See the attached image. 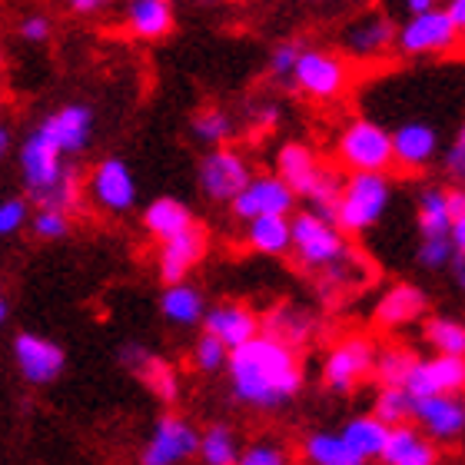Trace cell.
Instances as JSON below:
<instances>
[{"label": "cell", "mask_w": 465, "mask_h": 465, "mask_svg": "<svg viewBox=\"0 0 465 465\" xmlns=\"http://www.w3.org/2000/svg\"><path fill=\"white\" fill-rule=\"evenodd\" d=\"M426 312V292L412 282H396L376 302V322L382 330H402Z\"/></svg>", "instance_id": "obj_19"}, {"label": "cell", "mask_w": 465, "mask_h": 465, "mask_svg": "<svg viewBox=\"0 0 465 465\" xmlns=\"http://www.w3.org/2000/svg\"><path fill=\"white\" fill-rule=\"evenodd\" d=\"M143 223L156 240H170L173 232L186 230V226L193 223V213H190V206L186 203H180V200H173V196H163V200H156V203L146 206Z\"/></svg>", "instance_id": "obj_27"}, {"label": "cell", "mask_w": 465, "mask_h": 465, "mask_svg": "<svg viewBox=\"0 0 465 465\" xmlns=\"http://www.w3.org/2000/svg\"><path fill=\"white\" fill-rule=\"evenodd\" d=\"M409 396H462L465 392V356L436 352L432 359H419L406 379Z\"/></svg>", "instance_id": "obj_11"}, {"label": "cell", "mask_w": 465, "mask_h": 465, "mask_svg": "<svg viewBox=\"0 0 465 465\" xmlns=\"http://www.w3.org/2000/svg\"><path fill=\"white\" fill-rule=\"evenodd\" d=\"M290 250L306 270H332L340 276L349 262V242L346 232L332 220H322L320 213H300L290 220Z\"/></svg>", "instance_id": "obj_2"}, {"label": "cell", "mask_w": 465, "mask_h": 465, "mask_svg": "<svg viewBox=\"0 0 465 465\" xmlns=\"http://www.w3.org/2000/svg\"><path fill=\"white\" fill-rule=\"evenodd\" d=\"M193 134H196V140H203V143H223L232 134V120L223 110H203V114L193 120Z\"/></svg>", "instance_id": "obj_36"}, {"label": "cell", "mask_w": 465, "mask_h": 465, "mask_svg": "<svg viewBox=\"0 0 465 465\" xmlns=\"http://www.w3.org/2000/svg\"><path fill=\"white\" fill-rule=\"evenodd\" d=\"M90 124H94V116H90L87 107H67V110H60V114L47 116L40 126H44L50 134V140L60 146V153H77L90 140Z\"/></svg>", "instance_id": "obj_23"}, {"label": "cell", "mask_w": 465, "mask_h": 465, "mask_svg": "<svg viewBox=\"0 0 465 465\" xmlns=\"http://www.w3.org/2000/svg\"><path fill=\"white\" fill-rule=\"evenodd\" d=\"M336 156L340 163L349 166L352 173H389L396 160H392V136L382 124L359 116L342 126L340 140H336Z\"/></svg>", "instance_id": "obj_4"}, {"label": "cell", "mask_w": 465, "mask_h": 465, "mask_svg": "<svg viewBox=\"0 0 465 465\" xmlns=\"http://www.w3.org/2000/svg\"><path fill=\"white\" fill-rule=\"evenodd\" d=\"M446 206H449V216H452V220H456V216H465V190H449Z\"/></svg>", "instance_id": "obj_48"}, {"label": "cell", "mask_w": 465, "mask_h": 465, "mask_svg": "<svg viewBox=\"0 0 465 465\" xmlns=\"http://www.w3.org/2000/svg\"><path fill=\"white\" fill-rule=\"evenodd\" d=\"M242 465H286V449L276 442H256L240 456Z\"/></svg>", "instance_id": "obj_41"}, {"label": "cell", "mask_w": 465, "mask_h": 465, "mask_svg": "<svg viewBox=\"0 0 465 465\" xmlns=\"http://www.w3.org/2000/svg\"><path fill=\"white\" fill-rule=\"evenodd\" d=\"M449 242H452V250L459 256H465V216H456L452 223H449Z\"/></svg>", "instance_id": "obj_47"}, {"label": "cell", "mask_w": 465, "mask_h": 465, "mask_svg": "<svg viewBox=\"0 0 465 465\" xmlns=\"http://www.w3.org/2000/svg\"><path fill=\"white\" fill-rule=\"evenodd\" d=\"M262 332H270V336L282 340L286 346H300V342L310 340L312 316H310V312L296 310V306H280L276 312H270V316H266V322H262Z\"/></svg>", "instance_id": "obj_29"}, {"label": "cell", "mask_w": 465, "mask_h": 465, "mask_svg": "<svg viewBox=\"0 0 465 465\" xmlns=\"http://www.w3.org/2000/svg\"><path fill=\"white\" fill-rule=\"evenodd\" d=\"M459 34L446 7H426L416 10L412 17L396 30V44L406 57H432V54H449L456 50Z\"/></svg>", "instance_id": "obj_5"}, {"label": "cell", "mask_w": 465, "mask_h": 465, "mask_svg": "<svg viewBox=\"0 0 465 465\" xmlns=\"http://www.w3.org/2000/svg\"><path fill=\"white\" fill-rule=\"evenodd\" d=\"M246 242L262 256H282L290 252V216H252L246 220Z\"/></svg>", "instance_id": "obj_25"}, {"label": "cell", "mask_w": 465, "mask_h": 465, "mask_svg": "<svg viewBox=\"0 0 465 465\" xmlns=\"http://www.w3.org/2000/svg\"><path fill=\"white\" fill-rule=\"evenodd\" d=\"M446 170L459 180H465V126L459 130V136L449 143L446 150Z\"/></svg>", "instance_id": "obj_45"}, {"label": "cell", "mask_w": 465, "mask_h": 465, "mask_svg": "<svg viewBox=\"0 0 465 465\" xmlns=\"http://www.w3.org/2000/svg\"><path fill=\"white\" fill-rule=\"evenodd\" d=\"M412 422L432 442H456L465 436V399L462 396H412Z\"/></svg>", "instance_id": "obj_8"}, {"label": "cell", "mask_w": 465, "mask_h": 465, "mask_svg": "<svg viewBox=\"0 0 465 465\" xmlns=\"http://www.w3.org/2000/svg\"><path fill=\"white\" fill-rule=\"evenodd\" d=\"M14 356H17L20 372L30 379V382H50L54 376H60L64 369V349L57 342L44 340V336H17L14 342Z\"/></svg>", "instance_id": "obj_18"}, {"label": "cell", "mask_w": 465, "mask_h": 465, "mask_svg": "<svg viewBox=\"0 0 465 465\" xmlns=\"http://www.w3.org/2000/svg\"><path fill=\"white\" fill-rule=\"evenodd\" d=\"M160 310H163L166 320H173L176 326H193V322L203 320V312H206L200 290L186 286L183 280L170 282V290H166L163 300H160Z\"/></svg>", "instance_id": "obj_28"}, {"label": "cell", "mask_w": 465, "mask_h": 465, "mask_svg": "<svg viewBox=\"0 0 465 465\" xmlns=\"http://www.w3.org/2000/svg\"><path fill=\"white\" fill-rule=\"evenodd\" d=\"M226 356H230V349L216 340L213 332H203V336H200V342H196V349H193L196 366L203 369V372H216V369H223Z\"/></svg>", "instance_id": "obj_39"}, {"label": "cell", "mask_w": 465, "mask_h": 465, "mask_svg": "<svg viewBox=\"0 0 465 465\" xmlns=\"http://www.w3.org/2000/svg\"><path fill=\"white\" fill-rule=\"evenodd\" d=\"M226 369H230L232 396L252 409L286 406L302 389V366L292 346L270 332H256L252 340L230 349Z\"/></svg>", "instance_id": "obj_1"}, {"label": "cell", "mask_w": 465, "mask_h": 465, "mask_svg": "<svg viewBox=\"0 0 465 465\" xmlns=\"http://www.w3.org/2000/svg\"><path fill=\"white\" fill-rule=\"evenodd\" d=\"M416 362H419V356L409 346L382 349V352H376L372 376L379 379V386H406V379Z\"/></svg>", "instance_id": "obj_32"}, {"label": "cell", "mask_w": 465, "mask_h": 465, "mask_svg": "<svg viewBox=\"0 0 465 465\" xmlns=\"http://www.w3.org/2000/svg\"><path fill=\"white\" fill-rule=\"evenodd\" d=\"M449 272H452V280H456L459 290H465V256H452V262H449Z\"/></svg>", "instance_id": "obj_50"}, {"label": "cell", "mask_w": 465, "mask_h": 465, "mask_svg": "<svg viewBox=\"0 0 465 465\" xmlns=\"http://www.w3.org/2000/svg\"><path fill=\"white\" fill-rule=\"evenodd\" d=\"M379 346L369 336H349L340 346L330 349V356L322 362V382L332 392H352L366 376H372Z\"/></svg>", "instance_id": "obj_7"}, {"label": "cell", "mask_w": 465, "mask_h": 465, "mask_svg": "<svg viewBox=\"0 0 465 465\" xmlns=\"http://www.w3.org/2000/svg\"><path fill=\"white\" fill-rule=\"evenodd\" d=\"M0 70H4V67H0Z\"/></svg>", "instance_id": "obj_56"}, {"label": "cell", "mask_w": 465, "mask_h": 465, "mask_svg": "<svg viewBox=\"0 0 465 465\" xmlns=\"http://www.w3.org/2000/svg\"><path fill=\"white\" fill-rule=\"evenodd\" d=\"M196 452L203 456L206 465H232L240 462V446H236V436H232L226 426H213L206 429L200 436V446Z\"/></svg>", "instance_id": "obj_34"}, {"label": "cell", "mask_w": 465, "mask_h": 465, "mask_svg": "<svg viewBox=\"0 0 465 465\" xmlns=\"http://www.w3.org/2000/svg\"><path fill=\"white\" fill-rule=\"evenodd\" d=\"M322 173H326V170H322L316 153H312L306 143L280 146V153H276V176H280L296 196H310L312 190L320 186Z\"/></svg>", "instance_id": "obj_17"}, {"label": "cell", "mask_w": 465, "mask_h": 465, "mask_svg": "<svg viewBox=\"0 0 465 465\" xmlns=\"http://www.w3.org/2000/svg\"><path fill=\"white\" fill-rule=\"evenodd\" d=\"M392 40H396V27H392V20L382 17V14H369V17L356 20L346 34V47L352 57H379V54H386L392 47Z\"/></svg>", "instance_id": "obj_22"}, {"label": "cell", "mask_w": 465, "mask_h": 465, "mask_svg": "<svg viewBox=\"0 0 465 465\" xmlns=\"http://www.w3.org/2000/svg\"><path fill=\"white\" fill-rule=\"evenodd\" d=\"M7 146H10V136H7V126H0V156L7 153Z\"/></svg>", "instance_id": "obj_54"}, {"label": "cell", "mask_w": 465, "mask_h": 465, "mask_svg": "<svg viewBox=\"0 0 465 465\" xmlns=\"http://www.w3.org/2000/svg\"><path fill=\"white\" fill-rule=\"evenodd\" d=\"M104 4H107V0H70V7L84 10V14H87V10H100Z\"/></svg>", "instance_id": "obj_51"}, {"label": "cell", "mask_w": 465, "mask_h": 465, "mask_svg": "<svg viewBox=\"0 0 465 465\" xmlns=\"http://www.w3.org/2000/svg\"><path fill=\"white\" fill-rule=\"evenodd\" d=\"M446 14L452 17V24H456L459 34H465V0H449Z\"/></svg>", "instance_id": "obj_49"}, {"label": "cell", "mask_w": 465, "mask_h": 465, "mask_svg": "<svg viewBox=\"0 0 465 465\" xmlns=\"http://www.w3.org/2000/svg\"><path fill=\"white\" fill-rule=\"evenodd\" d=\"M203 326H206V332H213L226 349H236L240 342L252 340V336L260 332L256 312L240 306V302H223V306L203 312Z\"/></svg>", "instance_id": "obj_20"}, {"label": "cell", "mask_w": 465, "mask_h": 465, "mask_svg": "<svg viewBox=\"0 0 465 465\" xmlns=\"http://www.w3.org/2000/svg\"><path fill=\"white\" fill-rule=\"evenodd\" d=\"M200 446V436H196V429L180 416H163L156 422L153 429V439H150V446L143 452V462L146 465H176L190 459Z\"/></svg>", "instance_id": "obj_13"}, {"label": "cell", "mask_w": 465, "mask_h": 465, "mask_svg": "<svg viewBox=\"0 0 465 465\" xmlns=\"http://www.w3.org/2000/svg\"><path fill=\"white\" fill-rule=\"evenodd\" d=\"M130 30L136 37H163L173 27V10H170V0H134L130 4Z\"/></svg>", "instance_id": "obj_26"}, {"label": "cell", "mask_w": 465, "mask_h": 465, "mask_svg": "<svg viewBox=\"0 0 465 465\" xmlns=\"http://www.w3.org/2000/svg\"><path fill=\"white\" fill-rule=\"evenodd\" d=\"M379 462L386 465H436L439 462V449L436 442L422 432V429L409 419V422H399V426H389L386 446L379 452Z\"/></svg>", "instance_id": "obj_15"}, {"label": "cell", "mask_w": 465, "mask_h": 465, "mask_svg": "<svg viewBox=\"0 0 465 465\" xmlns=\"http://www.w3.org/2000/svg\"><path fill=\"white\" fill-rule=\"evenodd\" d=\"M34 230H37V236H44V240H57V236L67 232V216H64V210L44 206V210L34 216Z\"/></svg>", "instance_id": "obj_40"}, {"label": "cell", "mask_w": 465, "mask_h": 465, "mask_svg": "<svg viewBox=\"0 0 465 465\" xmlns=\"http://www.w3.org/2000/svg\"><path fill=\"white\" fill-rule=\"evenodd\" d=\"M47 30H50V24L44 17H27L24 20V27H20V34L27 40H44L47 37Z\"/></svg>", "instance_id": "obj_46"}, {"label": "cell", "mask_w": 465, "mask_h": 465, "mask_svg": "<svg viewBox=\"0 0 465 465\" xmlns=\"http://www.w3.org/2000/svg\"><path fill=\"white\" fill-rule=\"evenodd\" d=\"M389 203H392V183L386 173H352L340 186L336 226L342 232L362 236L386 216Z\"/></svg>", "instance_id": "obj_3"}, {"label": "cell", "mask_w": 465, "mask_h": 465, "mask_svg": "<svg viewBox=\"0 0 465 465\" xmlns=\"http://www.w3.org/2000/svg\"><path fill=\"white\" fill-rule=\"evenodd\" d=\"M203 252H206V230L196 223H190L186 230L173 232L170 240H163V250H160V276H163L166 286L183 280L186 272L203 260Z\"/></svg>", "instance_id": "obj_16"}, {"label": "cell", "mask_w": 465, "mask_h": 465, "mask_svg": "<svg viewBox=\"0 0 465 465\" xmlns=\"http://www.w3.org/2000/svg\"><path fill=\"white\" fill-rule=\"evenodd\" d=\"M340 436L346 439V446L352 449V456H359V462L366 465V462H372V459H379V452L386 446L389 426L379 416L369 412V416L349 419Z\"/></svg>", "instance_id": "obj_24"}, {"label": "cell", "mask_w": 465, "mask_h": 465, "mask_svg": "<svg viewBox=\"0 0 465 465\" xmlns=\"http://www.w3.org/2000/svg\"><path fill=\"white\" fill-rule=\"evenodd\" d=\"M232 216H240L242 223L252 220V216H290L292 203H296V193L282 183L280 176H250V183L242 186L240 193L230 200Z\"/></svg>", "instance_id": "obj_10"}, {"label": "cell", "mask_w": 465, "mask_h": 465, "mask_svg": "<svg viewBox=\"0 0 465 465\" xmlns=\"http://www.w3.org/2000/svg\"><path fill=\"white\" fill-rule=\"evenodd\" d=\"M449 206H446V190L439 186H426L419 193V206H416V226L422 236H449Z\"/></svg>", "instance_id": "obj_30"}, {"label": "cell", "mask_w": 465, "mask_h": 465, "mask_svg": "<svg viewBox=\"0 0 465 465\" xmlns=\"http://www.w3.org/2000/svg\"><path fill=\"white\" fill-rule=\"evenodd\" d=\"M146 379H150V386L163 399H176V376L163 362H146Z\"/></svg>", "instance_id": "obj_42"}, {"label": "cell", "mask_w": 465, "mask_h": 465, "mask_svg": "<svg viewBox=\"0 0 465 465\" xmlns=\"http://www.w3.org/2000/svg\"><path fill=\"white\" fill-rule=\"evenodd\" d=\"M276 120H280V114H276V107H262V110H260V124H262V126H272V124H276Z\"/></svg>", "instance_id": "obj_52"}, {"label": "cell", "mask_w": 465, "mask_h": 465, "mask_svg": "<svg viewBox=\"0 0 465 465\" xmlns=\"http://www.w3.org/2000/svg\"><path fill=\"white\" fill-rule=\"evenodd\" d=\"M290 77L306 97L336 100L349 87V64L326 50H300Z\"/></svg>", "instance_id": "obj_6"}, {"label": "cell", "mask_w": 465, "mask_h": 465, "mask_svg": "<svg viewBox=\"0 0 465 465\" xmlns=\"http://www.w3.org/2000/svg\"><path fill=\"white\" fill-rule=\"evenodd\" d=\"M300 44H292V40H286V44H280V47L272 50L270 57V70L276 74V77H290L292 74V64H296V57H300Z\"/></svg>", "instance_id": "obj_43"}, {"label": "cell", "mask_w": 465, "mask_h": 465, "mask_svg": "<svg viewBox=\"0 0 465 465\" xmlns=\"http://www.w3.org/2000/svg\"><path fill=\"white\" fill-rule=\"evenodd\" d=\"M24 220H27V206H24V200H7V203H0V236H4V232H14Z\"/></svg>", "instance_id": "obj_44"}, {"label": "cell", "mask_w": 465, "mask_h": 465, "mask_svg": "<svg viewBox=\"0 0 465 465\" xmlns=\"http://www.w3.org/2000/svg\"><path fill=\"white\" fill-rule=\"evenodd\" d=\"M372 416H379L386 426H399L412 419V396L406 386H382L376 402H372Z\"/></svg>", "instance_id": "obj_35"}, {"label": "cell", "mask_w": 465, "mask_h": 465, "mask_svg": "<svg viewBox=\"0 0 465 465\" xmlns=\"http://www.w3.org/2000/svg\"><path fill=\"white\" fill-rule=\"evenodd\" d=\"M439 0H406V7L416 14V10H426V7H436Z\"/></svg>", "instance_id": "obj_53"}, {"label": "cell", "mask_w": 465, "mask_h": 465, "mask_svg": "<svg viewBox=\"0 0 465 465\" xmlns=\"http://www.w3.org/2000/svg\"><path fill=\"white\" fill-rule=\"evenodd\" d=\"M250 163L236 150H213L200 163V186L210 200H220V203H230L250 183Z\"/></svg>", "instance_id": "obj_12"}, {"label": "cell", "mask_w": 465, "mask_h": 465, "mask_svg": "<svg viewBox=\"0 0 465 465\" xmlns=\"http://www.w3.org/2000/svg\"><path fill=\"white\" fill-rule=\"evenodd\" d=\"M416 256H419V262H422L426 270L439 272V270H449V262H452L456 250H452L449 236H422Z\"/></svg>", "instance_id": "obj_37"}, {"label": "cell", "mask_w": 465, "mask_h": 465, "mask_svg": "<svg viewBox=\"0 0 465 465\" xmlns=\"http://www.w3.org/2000/svg\"><path fill=\"white\" fill-rule=\"evenodd\" d=\"M60 146L50 140V134L44 126H37L30 140L20 150V166H24V180H27L30 193L37 196L40 203L47 200V193L60 183L64 176V163H60Z\"/></svg>", "instance_id": "obj_9"}, {"label": "cell", "mask_w": 465, "mask_h": 465, "mask_svg": "<svg viewBox=\"0 0 465 465\" xmlns=\"http://www.w3.org/2000/svg\"><path fill=\"white\" fill-rule=\"evenodd\" d=\"M426 342L436 352H449V356H465V322L449 320V316H432L422 330Z\"/></svg>", "instance_id": "obj_33"}, {"label": "cell", "mask_w": 465, "mask_h": 465, "mask_svg": "<svg viewBox=\"0 0 465 465\" xmlns=\"http://www.w3.org/2000/svg\"><path fill=\"white\" fill-rule=\"evenodd\" d=\"M392 160L402 170H426L439 156V130L422 120H409L392 130Z\"/></svg>", "instance_id": "obj_14"}, {"label": "cell", "mask_w": 465, "mask_h": 465, "mask_svg": "<svg viewBox=\"0 0 465 465\" xmlns=\"http://www.w3.org/2000/svg\"><path fill=\"white\" fill-rule=\"evenodd\" d=\"M302 456L312 465H362L359 456H352V449L346 446V439L336 436V432H316V436H310L306 446H302Z\"/></svg>", "instance_id": "obj_31"}, {"label": "cell", "mask_w": 465, "mask_h": 465, "mask_svg": "<svg viewBox=\"0 0 465 465\" xmlns=\"http://www.w3.org/2000/svg\"><path fill=\"white\" fill-rule=\"evenodd\" d=\"M312 203V213H320L322 220H332L336 223V203H340V180L326 170L322 173V180H320V186L312 190L310 196H306Z\"/></svg>", "instance_id": "obj_38"}, {"label": "cell", "mask_w": 465, "mask_h": 465, "mask_svg": "<svg viewBox=\"0 0 465 465\" xmlns=\"http://www.w3.org/2000/svg\"><path fill=\"white\" fill-rule=\"evenodd\" d=\"M90 190H94V196L100 200V206H107V210H114V213L130 210L136 200V183H134V176H130L124 160H107V163H100V170L94 173Z\"/></svg>", "instance_id": "obj_21"}, {"label": "cell", "mask_w": 465, "mask_h": 465, "mask_svg": "<svg viewBox=\"0 0 465 465\" xmlns=\"http://www.w3.org/2000/svg\"><path fill=\"white\" fill-rule=\"evenodd\" d=\"M7 320V300H4V292H0V322Z\"/></svg>", "instance_id": "obj_55"}]
</instances>
